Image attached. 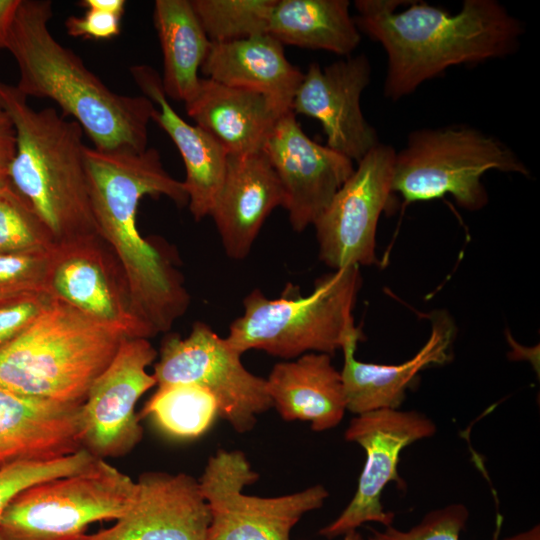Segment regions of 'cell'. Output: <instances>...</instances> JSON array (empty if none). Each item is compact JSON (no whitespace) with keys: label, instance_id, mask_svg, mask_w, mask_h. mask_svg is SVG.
<instances>
[{"label":"cell","instance_id":"obj_1","mask_svg":"<svg viewBox=\"0 0 540 540\" xmlns=\"http://www.w3.org/2000/svg\"><path fill=\"white\" fill-rule=\"evenodd\" d=\"M84 157L98 233L122 266L133 314L146 339L166 333L185 313L190 297L168 252L141 236L137 210L145 196L188 205L183 182L168 174L153 147L102 151L86 146Z\"/></svg>","mask_w":540,"mask_h":540},{"label":"cell","instance_id":"obj_2","mask_svg":"<svg viewBox=\"0 0 540 540\" xmlns=\"http://www.w3.org/2000/svg\"><path fill=\"white\" fill-rule=\"evenodd\" d=\"M360 33L387 55L383 94L397 101L457 65L505 58L519 47L522 22L496 0H465L451 12L422 1L356 0Z\"/></svg>","mask_w":540,"mask_h":540},{"label":"cell","instance_id":"obj_3","mask_svg":"<svg viewBox=\"0 0 540 540\" xmlns=\"http://www.w3.org/2000/svg\"><path fill=\"white\" fill-rule=\"evenodd\" d=\"M49 0H20L6 49L19 71L15 87L27 98L54 101L102 151L148 148V124L154 103L145 97L112 91L82 59L56 40L49 29Z\"/></svg>","mask_w":540,"mask_h":540},{"label":"cell","instance_id":"obj_4","mask_svg":"<svg viewBox=\"0 0 540 540\" xmlns=\"http://www.w3.org/2000/svg\"><path fill=\"white\" fill-rule=\"evenodd\" d=\"M0 109L17 138L8 170L54 245L99 235L85 167L84 131L53 107L35 110L15 85L0 81Z\"/></svg>","mask_w":540,"mask_h":540},{"label":"cell","instance_id":"obj_5","mask_svg":"<svg viewBox=\"0 0 540 540\" xmlns=\"http://www.w3.org/2000/svg\"><path fill=\"white\" fill-rule=\"evenodd\" d=\"M126 338L122 331L54 299L31 327L0 349V386L83 404Z\"/></svg>","mask_w":540,"mask_h":540},{"label":"cell","instance_id":"obj_6","mask_svg":"<svg viewBox=\"0 0 540 540\" xmlns=\"http://www.w3.org/2000/svg\"><path fill=\"white\" fill-rule=\"evenodd\" d=\"M361 284L359 267L348 266L320 277L306 296L293 286L276 299L253 290L225 339L241 355L252 349L285 360L311 352L332 355L361 333L353 318Z\"/></svg>","mask_w":540,"mask_h":540},{"label":"cell","instance_id":"obj_7","mask_svg":"<svg viewBox=\"0 0 540 540\" xmlns=\"http://www.w3.org/2000/svg\"><path fill=\"white\" fill-rule=\"evenodd\" d=\"M490 170L530 176L512 148L480 129L464 124L421 128L396 151L392 188L406 202L449 194L460 207L475 211L488 202L482 177Z\"/></svg>","mask_w":540,"mask_h":540},{"label":"cell","instance_id":"obj_8","mask_svg":"<svg viewBox=\"0 0 540 540\" xmlns=\"http://www.w3.org/2000/svg\"><path fill=\"white\" fill-rule=\"evenodd\" d=\"M135 481L104 459L81 472L33 484L0 513V540H79L95 522L116 521Z\"/></svg>","mask_w":540,"mask_h":540},{"label":"cell","instance_id":"obj_9","mask_svg":"<svg viewBox=\"0 0 540 540\" xmlns=\"http://www.w3.org/2000/svg\"><path fill=\"white\" fill-rule=\"evenodd\" d=\"M258 478L242 451L219 449L209 457L198 479L211 514L207 540H290L301 518L329 496L323 485L277 497L244 493Z\"/></svg>","mask_w":540,"mask_h":540},{"label":"cell","instance_id":"obj_10","mask_svg":"<svg viewBox=\"0 0 540 540\" xmlns=\"http://www.w3.org/2000/svg\"><path fill=\"white\" fill-rule=\"evenodd\" d=\"M152 375L157 386L190 383L210 392L218 416L238 433L251 431L258 415L273 407L266 379L248 371L241 354L200 321L185 338L169 334L163 339Z\"/></svg>","mask_w":540,"mask_h":540},{"label":"cell","instance_id":"obj_11","mask_svg":"<svg viewBox=\"0 0 540 540\" xmlns=\"http://www.w3.org/2000/svg\"><path fill=\"white\" fill-rule=\"evenodd\" d=\"M436 432L434 422L417 411L380 409L356 415L345 432V440L360 445L366 460L356 492L341 512L318 534L327 539L343 536L367 522L392 525L394 513L386 511L381 496L390 482L398 488L405 483L398 474L402 450L412 443L431 437Z\"/></svg>","mask_w":540,"mask_h":540},{"label":"cell","instance_id":"obj_12","mask_svg":"<svg viewBox=\"0 0 540 540\" xmlns=\"http://www.w3.org/2000/svg\"><path fill=\"white\" fill-rule=\"evenodd\" d=\"M395 154L383 143L369 151L314 223L319 258L334 270L377 261V224L392 202Z\"/></svg>","mask_w":540,"mask_h":540},{"label":"cell","instance_id":"obj_13","mask_svg":"<svg viewBox=\"0 0 540 540\" xmlns=\"http://www.w3.org/2000/svg\"><path fill=\"white\" fill-rule=\"evenodd\" d=\"M157 351L146 338H126L95 379L81 407L82 447L98 459L128 454L142 439L135 406L156 385L146 368Z\"/></svg>","mask_w":540,"mask_h":540},{"label":"cell","instance_id":"obj_14","mask_svg":"<svg viewBox=\"0 0 540 540\" xmlns=\"http://www.w3.org/2000/svg\"><path fill=\"white\" fill-rule=\"evenodd\" d=\"M45 289L54 299L128 338H145L132 311L122 266L100 235L54 245Z\"/></svg>","mask_w":540,"mask_h":540},{"label":"cell","instance_id":"obj_15","mask_svg":"<svg viewBox=\"0 0 540 540\" xmlns=\"http://www.w3.org/2000/svg\"><path fill=\"white\" fill-rule=\"evenodd\" d=\"M262 151L280 181L283 207L297 232L314 225L355 170L349 158L309 138L291 110L277 120Z\"/></svg>","mask_w":540,"mask_h":540},{"label":"cell","instance_id":"obj_16","mask_svg":"<svg viewBox=\"0 0 540 540\" xmlns=\"http://www.w3.org/2000/svg\"><path fill=\"white\" fill-rule=\"evenodd\" d=\"M371 73L365 54L350 55L325 67L311 63L291 104L295 115L320 122L326 146L356 163L381 143L360 105Z\"/></svg>","mask_w":540,"mask_h":540},{"label":"cell","instance_id":"obj_17","mask_svg":"<svg viewBox=\"0 0 540 540\" xmlns=\"http://www.w3.org/2000/svg\"><path fill=\"white\" fill-rule=\"evenodd\" d=\"M210 509L199 480L185 473H142L126 512L88 540H207Z\"/></svg>","mask_w":540,"mask_h":540},{"label":"cell","instance_id":"obj_18","mask_svg":"<svg viewBox=\"0 0 540 540\" xmlns=\"http://www.w3.org/2000/svg\"><path fill=\"white\" fill-rule=\"evenodd\" d=\"M82 404L24 395L0 386V470L82 449Z\"/></svg>","mask_w":540,"mask_h":540},{"label":"cell","instance_id":"obj_19","mask_svg":"<svg viewBox=\"0 0 540 540\" xmlns=\"http://www.w3.org/2000/svg\"><path fill=\"white\" fill-rule=\"evenodd\" d=\"M283 203L282 186L263 151L228 155L224 181L210 213L226 254L244 259L267 217Z\"/></svg>","mask_w":540,"mask_h":540},{"label":"cell","instance_id":"obj_20","mask_svg":"<svg viewBox=\"0 0 540 540\" xmlns=\"http://www.w3.org/2000/svg\"><path fill=\"white\" fill-rule=\"evenodd\" d=\"M456 326L444 311L431 317V333L427 342L411 359L400 364H375L355 357L361 333L351 336L342 346L344 364L340 372L347 410L355 415L380 410L398 409L406 390L422 370L443 365L452 358Z\"/></svg>","mask_w":540,"mask_h":540},{"label":"cell","instance_id":"obj_21","mask_svg":"<svg viewBox=\"0 0 540 540\" xmlns=\"http://www.w3.org/2000/svg\"><path fill=\"white\" fill-rule=\"evenodd\" d=\"M130 73L143 95L155 105L152 120L168 134L183 159L186 169L183 185L192 216L196 221L210 216L224 181L227 152L209 133L177 114L155 69L135 65L130 67Z\"/></svg>","mask_w":540,"mask_h":540},{"label":"cell","instance_id":"obj_22","mask_svg":"<svg viewBox=\"0 0 540 540\" xmlns=\"http://www.w3.org/2000/svg\"><path fill=\"white\" fill-rule=\"evenodd\" d=\"M185 108L196 125L233 156L262 151L283 115L264 95L209 78H201L196 94L185 103Z\"/></svg>","mask_w":540,"mask_h":540},{"label":"cell","instance_id":"obj_23","mask_svg":"<svg viewBox=\"0 0 540 540\" xmlns=\"http://www.w3.org/2000/svg\"><path fill=\"white\" fill-rule=\"evenodd\" d=\"M200 70L204 78L264 95L282 114L291 110L304 76L286 58L284 45L268 33L231 42H211Z\"/></svg>","mask_w":540,"mask_h":540},{"label":"cell","instance_id":"obj_24","mask_svg":"<svg viewBox=\"0 0 540 540\" xmlns=\"http://www.w3.org/2000/svg\"><path fill=\"white\" fill-rule=\"evenodd\" d=\"M266 385L273 407L285 421H307L316 432L336 427L347 410L341 374L325 353L276 363Z\"/></svg>","mask_w":540,"mask_h":540},{"label":"cell","instance_id":"obj_25","mask_svg":"<svg viewBox=\"0 0 540 540\" xmlns=\"http://www.w3.org/2000/svg\"><path fill=\"white\" fill-rule=\"evenodd\" d=\"M153 21L163 56L164 93L167 98L187 103L199 88L198 71L211 41L190 0H156Z\"/></svg>","mask_w":540,"mask_h":540},{"label":"cell","instance_id":"obj_26","mask_svg":"<svg viewBox=\"0 0 540 540\" xmlns=\"http://www.w3.org/2000/svg\"><path fill=\"white\" fill-rule=\"evenodd\" d=\"M348 0H277L268 34L283 45L350 56L361 33Z\"/></svg>","mask_w":540,"mask_h":540},{"label":"cell","instance_id":"obj_27","mask_svg":"<svg viewBox=\"0 0 540 540\" xmlns=\"http://www.w3.org/2000/svg\"><path fill=\"white\" fill-rule=\"evenodd\" d=\"M218 416L213 395L190 383L158 386L139 418L150 417L165 434L177 439H194L204 434Z\"/></svg>","mask_w":540,"mask_h":540},{"label":"cell","instance_id":"obj_28","mask_svg":"<svg viewBox=\"0 0 540 540\" xmlns=\"http://www.w3.org/2000/svg\"><path fill=\"white\" fill-rule=\"evenodd\" d=\"M211 42L267 34L277 0H190Z\"/></svg>","mask_w":540,"mask_h":540},{"label":"cell","instance_id":"obj_29","mask_svg":"<svg viewBox=\"0 0 540 540\" xmlns=\"http://www.w3.org/2000/svg\"><path fill=\"white\" fill-rule=\"evenodd\" d=\"M53 241L41 219L8 177L0 180V253L46 250Z\"/></svg>","mask_w":540,"mask_h":540},{"label":"cell","instance_id":"obj_30","mask_svg":"<svg viewBox=\"0 0 540 540\" xmlns=\"http://www.w3.org/2000/svg\"><path fill=\"white\" fill-rule=\"evenodd\" d=\"M95 458L85 448L61 458L22 461L0 470V513L20 491L50 479L83 471Z\"/></svg>","mask_w":540,"mask_h":540},{"label":"cell","instance_id":"obj_31","mask_svg":"<svg viewBox=\"0 0 540 540\" xmlns=\"http://www.w3.org/2000/svg\"><path fill=\"white\" fill-rule=\"evenodd\" d=\"M469 511L461 503H453L428 512L423 519L409 530H400L392 525L384 530L371 529L368 540H460ZM502 517L498 515L497 529L493 540H498Z\"/></svg>","mask_w":540,"mask_h":540},{"label":"cell","instance_id":"obj_32","mask_svg":"<svg viewBox=\"0 0 540 540\" xmlns=\"http://www.w3.org/2000/svg\"><path fill=\"white\" fill-rule=\"evenodd\" d=\"M50 250L0 253V301L46 291Z\"/></svg>","mask_w":540,"mask_h":540},{"label":"cell","instance_id":"obj_33","mask_svg":"<svg viewBox=\"0 0 540 540\" xmlns=\"http://www.w3.org/2000/svg\"><path fill=\"white\" fill-rule=\"evenodd\" d=\"M54 298L45 290L0 301V349L22 335Z\"/></svg>","mask_w":540,"mask_h":540},{"label":"cell","instance_id":"obj_34","mask_svg":"<svg viewBox=\"0 0 540 540\" xmlns=\"http://www.w3.org/2000/svg\"><path fill=\"white\" fill-rule=\"evenodd\" d=\"M122 17L110 11L86 9L83 16H69L65 28L67 34L74 38L107 40L120 34Z\"/></svg>","mask_w":540,"mask_h":540},{"label":"cell","instance_id":"obj_35","mask_svg":"<svg viewBox=\"0 0 540 540\" xmlns=\"http://www.w3.org/2000/svg\"><path fill=\"white\" fill-rule=\"evenodd\" d=\"M15 126L9 115L0 109V180L8 177V170L16 154Z\"/></svg>","mask_w":540,"mask_h":540},{"label":"cell","instance_id":"obj_36","mask_svg":"<svg viewBox=\"0 0 540 540\" xmlns=\"http://www.w3.org/2000/svg\"><path fill=\"white\" fill-rule=\"evenodd\" d=\"M20 0H0V49H6L7 40Z\"/></svg>","mask_w":540,"mask_h":540},{"label":"cell","instance_id":"obj_37","mask_svg":"<svg viewBox=\"0 0 540 540\" xmlns=\"http://www.w3.org/2000/svg\"><path fill=\"white\" fill-rule=\"evenodd\" d=\"M79 6L85 9H99L124 15L125 0H82Z\"/></svg>","mask_w":540,"mask_h":540},{"label":"cell","instance_id":"obj_38","mask_svg":"<svg viewBox=\"0 0 540 540\" xmlns=\"http://www.w3.org/2000/svg\"><path fill=\"white\" fill-rule=\"evenodd\" d=\"M504 540H540V526L535 525L529 530L506 537Z\"/></svg>","mask_w":540,"mask_h":540},{"label":"cell","instance_id":"obj_39","mask_svg":"<svg viewBox=\"0 0 540 540\" xmlns=\"http://www.w3.org/2000/svg\"><path fill=\"white\" fill-rule=\"evenodd\" d=\"M343 540H364V538L357 530H353L344 534Z\"/></svg>","mask_w":540,"mask_h":540},{"label":"cell","instance_id":"obj_40","mask_svg":"<svg viewBox=\"0 0 540 540\" xmlns=\"http://www.w3.org/2000/svg\"><path fill=\"white\" fill-rule=\"evenodd\" d=\"M79 540H88L87 539V534H84Z\"/></svg>","mask_w":540,"mask_h":540}]
</instances>
